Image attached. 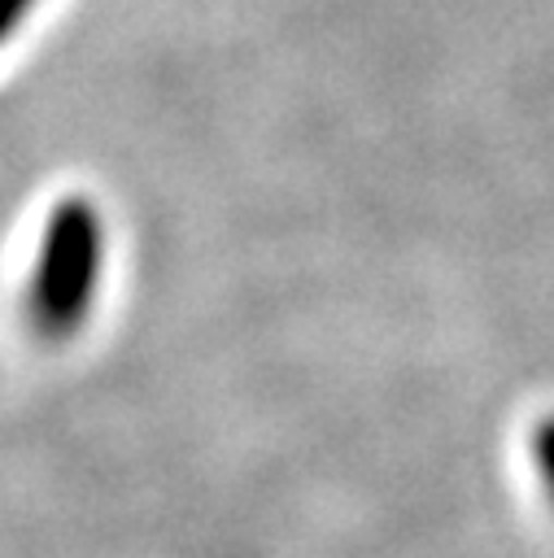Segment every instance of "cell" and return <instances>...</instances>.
<instances>
[{"label":"cell","instance_id":"cell-2","mask_svg":"<svg viewBox=\"0 0 554 558\" xmlns=\"http://www.w3.org/2000/svg\"><path fill=\"white\" fill-rule=\"evenodd\" d=\"M532 449H537V466H541V480H545V488H550V497H554V418H545V423L537 427V440H532Z\"/></svg>","mask_w":554,"mask_h":558},{"label":"cell","instance_id":"cell-1","mask_svg":"<svg viewBox=\"0 0 554 558\" xmlns=\"http://www.w3.org/2000/svg\"><path fill=\"white\" fill-rule=\"evenodd\" d=\"M96 279H100V218L92 201L70 196L52 209L39 235V257L26 292L31 327L52 340L70 336L87 318Z\"/></svg>","mask_w":554,"mask_h":558},{"label":"cell","instance_id":"cell-3","mask_svg":"<svg viewBox=\"0 0 554 558\" xmlns=\"http://www.w3.org/2000/svg\"><path fill=\"white\" fill-rule=\"evenodd\" d=\"M26 9H31V0H0V39H4V31H9Z\"/></svg>","mask_w":554,"mask_h":558}]
</instances>
